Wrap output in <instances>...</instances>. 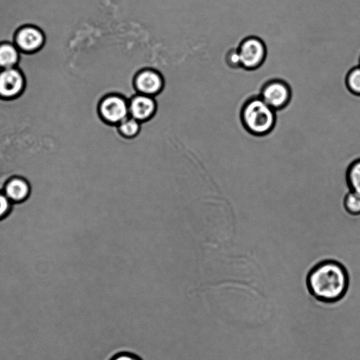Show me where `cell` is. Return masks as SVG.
<instances>
[{
  "instance_id": "2e32d148",
  "label": "cell",
  "mask_w": 360,
  "mask_h": 360,
  "mask_svg": "<svg viewBox=\"0 0 360 360\" xmlns=\"http://www.w3.org/2000/svg\"><path fill=\"white\" fill-rule=\"evenodd\" d=\"M228 65L233 68H241L240 60L237 48L231 49L226 56Z\"/></svg>"
},
{
  "instance_id": "8fae6325",
  "label": "cell",
  "mask_w": 360,
  "mask_h": 360,
  "mask_svg": "<svg viewBox=\"0 0 360 360\" xmlns=\"http://www.w3.org/2000/svg\"><path fill=\"white\" fill-rule=\"evenodd\" d=\"M30 193L27 181L21 178L11 179L6 186V195L9 200L20 202L25 200Z\"/></svg>"
},
{
  "instance_id": "4fadbf2b",
  "label": "cell",
  "mask_w": 360,
  "mask_h": 360,
  "mask_svg": "<svg viewBox=\"0 0 360 360\" xmlns=\"http://www.w3.org/2000/svg\"><path fill=\"white\" fill-rule=\"evenodd\" d=\"M342 206L348 214L353 217L359 216L360 193L349 190L343 198Z\"/></svg>"
},
{
  "instance_id": "7c38bea8",
  "label": "cell",
  "mask_w": 360,
  "mask_h": 360,
  "mask_svg": "<svg viewBox=\"0 0 360 360\" xmlns=\"http://www.w3.org/2000/svg\"><path fill=\"white\" fill-rule=\"evenodd\" d=\"M345 181L349 190L360 193V157L352 160L347 166Z\"/></svg>"
},
{
  "instance_id": "7a4b0ae2",
  "label": "cell",
  "mask_w": 360,
  "mask_h": 360,
  "mask_svg": "<svg viewBox=\"0 0 360 360\" xmlns=\"http://www.w3.org/2000/svg\"><path fill=\"white\" fill-rule=\"evenodd\" d=\"M240 119L245 130L255 137H264L274 129L276 112L259 95L248 98L240 110Z\"/></svg>"
},
{
  "instance_id": "e0dca14e",
  "label": "cell",
  "mask_w": 360,
  "mask_h": 360,
  "mask_svg": "<svg viewBox=\"0 0 360 360\" xmlns=\"http://www.w3.org/2000/svg\"><path fill=\"white\" fill-rule=\"evenodd\" d=\"M10 210L9 199L6 195L0 194V219L5 217Z\"/></svg>"
},
{
  "instance_id": "52a82bcc",
  "label": "cell",
  "mask_w": 360,
  "mask_h": 360,
  "mask_svg": "<svg viewBox=\"0 0 360 360\" xmlns=\"http://www.w3.org/2000/svg\"><path fill=\"white\" fill-rule=\"evenodd\" d=\"M99 109L102 117L110 123H120L127 118L129 112V106L125 101L114 95L103 98Z\"/></svg>"
},
{
  "instance_id": "ac0fdd59",
  "label": "cell",
  "mask_w": 360,
  "mask_h": 360,
  "mask_svg": "<svg viewBox=\"0 0 360 360\" xmlns=\"http://www.w3.org/2000/svg\"><path fill=\"white\" fill-rule=\"evenodd\" d=\"M110 360H141L138 356L129 352L116 354Z\"/></svg>"
},
{
  "instance_id": "277c9868",
  "label": "cell",
  "mask_w": 360,
  "mask_h": 360,
  "mask_svg": "<svg viewBox=\"0 0 360 360\" xmlns=\"http://www.w3.org/2000/svg\"><path fill=\"white\" fill-rule=\"evenodd\" d=\"M289 83L282 79H269L262 86L259 96L271 108L280 111L286 108L292 99Z\"/></svg>"
},
{
  "instance_id": "3957f363",
  "label": "cell",
  "mask_w": 360,
  "mask_h": 360,
  "mask_svg": "<svg viewBox=\"0 0 360 360\" xmlns=\"http://www.w3.org/2000/svg\"><path fill=\"white\" fill-rule=\"evenodd\" d=\"M240 60V67L247 71L259 69L265 62L267 56L266 43L257 36H248L239 42L237 47Z\"/></svg>"
},
{
  "instance_id": "9a60e30c",
  "label": "cell",
  "mask_w": 360,
  "mask_h": 360,
  "mask_svg": "<svg viewBox=\"0 0 360 360\" xmlns=\"http://www.w3.org/2000/svg\"><path fill=\"white\" fill-rule=\"evenodd\" d=\"M139 131V122L134 118H126L119 126V131L125 138H133Z\"/></svg>"
},
{
  "instance_id": "5bb4252c",
  "label": "cell",
  "mask_w": 360,
  "mask_h": 360,
  "mask_svg": "<svg viewBox=\"0 0 360 360\" xmlns=\"http://www.w3.org/2000/svg\"><path fill=\"white\" fill-rule=\"evenodd\" d=\"M345 84L350 93L360 96V65L354 67L347 72Z\"/></svg>"
},
{
  "instance_id": "6da1fadb",
  "label": "cell",
  "mask_w": 360,
  "mask_h": 360,
  "mask_svg": "<svg viewBox=\"0 0 360 360\" xmlns=\"http://www.w3.org/2000/svg\"><path fill=\"white\" fill-rule=\"evenodd\" d=\"M307 287L317 300L333 303L342 300L348 291L350 278L345 265L334 259L317 262L307 273Z\"/></svg>"
},
{
  "instance_id": "9c48e42d",
  "label": "cell",
  "mask_w": 360,
  "mask_h": 360,
  "mask_svg": "<svg viewBox=\"0 0 360 360\" xmlns=\"http://www.w3.org/2000/svg\"><path fill=\"white\" fill-rule=\"evenodd\" d=\"M155 110L154 101L148 95L142 94L133 98L129 106V110L133 118L137 121L150 118Z\"/></svg>"
},
{
  "instance_id": "d6986e66",
  "label": "cell",
  "mask_w": 360,
  "mask_h": 360,
  "mask_svg": "<svg viewBox=\"0 0 360 360\" xmlns=\"http://www.w3.org/2000/svg\"><path fill=\"white\" fill-rule=\"evenodd\" d=\"M359 65H360V60H359Z\"/></svg>"
},
{
  "instance_id": "5b68a950",
  "label": "cell",
  "mask_w": 360,
  "mask_h": 360,
  "mask_svg": "<svg viewBox=\"0 0 360 360\" xmlns=\"http://www.w3.org/2000/svg\"><path fill=\"white\" fill-rule=\"evenodd\" d=\"M25 84V75L18 68L0 70V98L11 100L19 97Z\"/></svg>"
},
{
  "instance_id": "ba28073f",
  "label": "cell",
  "mask_w": 360,
  "mask_h": 360,
  "mask_svg": "<svg viewBox=\"0 0 360 360\" xmlns=\"http://www.w3.org/2000/svg\"><path fill=\"white\" fill-rule=\"evenodd\" d=\"M135 84L141 93L148 96L159 92L162 87L163 82L161 76L157 72L145 70L137 75Z\"/></svg>"
},
{
  "instance_id": "30bf717a",
  "label": "cell",
  "mask_w": 360,
  "mask_h": 360,
  "mask_svg": "<svg viewBox=\"0 0 360 360\" xmlns=\"http://www.w3.org/2000/svg\"><path fill=\"white\" fill-rule=\"evenodd\" d=\"M20 58V51L15 44L2 42L0 44V69L17 67Z\"/></svg>"
},
{
  "instance_id": "8992f818",
  "label": "cell",
  "mask_w": 360,
  "mask_h": 360,
  "mask_svg": "<svg viewBox=\"0 0 360 360\" xmlns=\"http://www.w3.org/2000/svg\"><path fill=\"white\" fill-rule=\"evenodd\" d=\"M46 42L44 32L39 27L27 25L20 27L15 36V44L24 53H34L39 51Z\"/></svg>"
}]
</instances>
